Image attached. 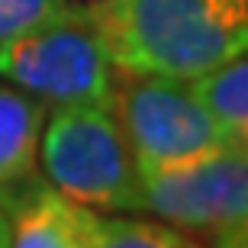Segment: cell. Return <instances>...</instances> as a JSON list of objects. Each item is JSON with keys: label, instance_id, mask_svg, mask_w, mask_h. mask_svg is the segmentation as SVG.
Here are the masks:
<instances>
[{"label": "cell", "instance_id": "obj_1", "mask_svg": "<svg viewBox=\"0 0 248 248\" xmlns=\"http://www.w3.org/2000/svg\"><path fill=\"white\" fill-rule=\"evenodd\" d=\"M113 68L193 81L242 55L248 0H91L84 3Z\"/></svg>", "mask_w": 248, "mask_h": 248}, {"label": "cell", "instance_id": "obj_6", "mask_svg": "<svg viewBox=\"0 0 248 248\" xmlns=\"http://www.w3.org/2000/svg\"><path fill=\"white\" fill-rule=\"evenodd\" d=\"M10 197V248H78L84 210L52 184L29 177V184L7 187Z\"/></svg>", "mask_w": 248, "mask_h": 248}, {"label": "cell", "instance_id": "obj_10", "mask_svg": "<svg viewBox=\"0 0 248 248\" xmlns=\"http://www.w3.org/2000/svg\"><path fill=\"white\" fill-rule=\"evenodd\" d=\"M74 0H0V46L52 16H62Z\"/></svg>", "mask_w": 248, "mask_h": 248}, {"label": "cell", "instance_id": "obj_9", "mask_svg": "<svg viewBox=\"0 0 248 248\" xmlns=\"http://www.w3.org/2000/svg\"><path fill=\"white\" fill-rule=\"evenodd\" d=\"M181 232L152 219L136 216H100L84 210L78 248H177Z\"/></svg>", "mask_w": 248, "mask_h": 248}, {"label": "cell", "instance_id": "obj_11", "mask_svg": "<svg viewBox=\"0 0 248 248\" xmlns=\"http://www.w3.org/2000/svg\"><path fill=\"white\" fill-rule=\"evenodd\" d=\"M0 248H10V197L0 187Z\"/></svg>", "mask_w": 248, "mask_h": 248}, {"label": "cell", "instance_id": "obj_12", "mask_svg": "<svg viewBox=\"0 0 248 248\" xmlns=\"http://www.w3.org/2000/svg\"><path fill=\"white\" fill-rule=\"evenodd\" d=\"M177 248H206V245H200L197 239H187V235H181V239H177Z\"/></svg>", "mask_w": 248, "mask_h": 248}, {"label": "cell", "instance_id": "obj_7", "mask_svg": "<svg viewBox=\"0 0 248 248\" xmlns=\"http://www.w3.org/2000/svg\"><path fill=\"white\" fill-rule=\"evenodd\" d=\"M46 103L13 84H0V187L23 184L36 174Z\"/></svg>", "mask_w": 248, "mask_h": 248}, {"label": "cell", "instance_id": "obj_2", "mask_svg": "<svg viewBox=\"0 0 248 248\" xmlns=\"http://www.w3.org/2000/svg\"><path fill=\"white\" fill-rule=\"evenodd\" d=\"M48 184L100 213H142V181L113 107H55L39 136Z\"/></svg>", "mask_w": 248, "mask_h": 248}, {"label": "cell", "instance_id": "obj_4", "mask_svg": "<svg viewBox=\"0 0 248 248\" xmlns=\"http://www.w3.org/2000/svg\"><path fill=\"white\" fill-rule=\"evenodd\" d=\"M113 113L123 126L139 174L184 168L222 152V139L193 97L190 81L116 71Z\"/></svg>", "mask_w": 248, "mask_h": 248}, {"label": "cell", "instance_id": "obj_5", "mask_svg": "<svg viewBox=\"0 0 248 248\" xmlns=\"http://www.w3.org/2000/svg\"><path fill=\"white\" fill-rule=\"evenodd\" d=\"M142 181V213L210 235V248H248V148H222Z\"/></svg>", "mask_w": 248, "mask_h": 248}, {"label": "cell", "instance_id": "obj_3", "mask_svg": "<svg viewBox=\"0 0 248 248\" xmlns=\"http://www.w3.org/2000/svg\"><path fill=\"white\" fill-rule=\"evenodd\" d=\"M0 78L46 107H110L116 68L87 7L74 3L62 16L7 39L0 46Z\"/></svg>", "mask_w": 248, "mask_h": 248}, {"label": "cell", "instance_id": "obj_8", "mask_svg": "<svg viewBox=\"0 0 248 248\" xmlns=\"http://www.w3.org/2000/svg\"><path fill=\"white\" fill-rule=\"evenodd\" d=\"M226 148H248V62L245 52L190 81Z\"/></svg>", "mask_w": 248, "mask_h": 248}]
</instances>
